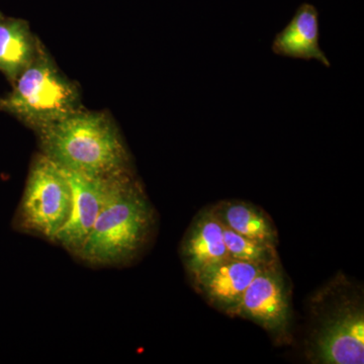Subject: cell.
Segmentation results:
<instances>
[{
  "label": "cell",
  "mask_w": 364,
  "mask_h": 364,
  "mask_svg": "<svg viewBox=\"0 0 364 364\" xmlns=\"http://www.w3.org/2000/svg\"><path fill=\"white\" fill-rule=\"evenodd\" d=\"M156 213L132 171L112 177L97 221L75 257L90 267H124L149 245Z\"/></svg>",
  "instance_id": "obj_1"
},
{
  "label": "cell",
  "mask_w": 364,
  "mask_h": 364,
  "mask_svg": "<svg viewBox=\"0 0 364 364\" xmlns=\"http://www.w3.org/2000/svg\"><path fill=\"white\" fill-rule=\"evenodd\" d=\"M364 294L342 272L309 299L305 355L313 364H363Z\"/></svg>",
  "instance_id": "obj_2"
},
{
  "label": "cell",
  "mask_w": 364,
  "mask_h": 364,
  "mask_svg": "<svg viewBox=\"0 0 364 364\" xmlns=\"http://www.w3.org/2000/svg\"><path fill=\"white\" fill-rule=\"evenodd\" d=\"M37 134L43 154L62 168L102 178L132 171L121 134L104 112L80 109Z\"/></svg>",
  "instance_id": "obj_3"
},
{
  "label": "cell",
  "mask_w": 364,
  "mask_h": 364,
  "mask_svg": "<svg viewBox=\"0 0 364 364\" xmlns=\"http://www.w3.org/2000/svg\"><path fill=\"white\" fill-rule=\"evenodd\" d=\"M81 109L76 85L60 72L43 45L30 66L0 97V111L20 119L36 132Z\"/></svg>",
  "instance_id": "obj_4"
},
{
  "label": "cell",
  "mask_w": 364,
  "mask_h": 364,
  "mask_svg": "<svg viewBox=\"0 0 364 364\" xmlns=\"http://www.w3.org/2000/svg\"><path fill=\"white\" fill-rule=\"evenodd\" d=\"M71 207V189L65 170L41 153L31 165L13 227L21 233L54 242Z\"/></svg>",
  "instance_id": "obj_5"
},
{
  "label": "cell",
  "mask_w": 364,
  "mask_h": 364,
  "mask_svg": "<svg viewBox=\"0 0 364 364\" xmlns=\"http://www.w3.org/2000/svg\"><path fill=\"white\" fill-rule=\"evenodd\" d=\"M236 318L259 326L275 345L293 342L291 289L280 260L263 267L254 277L242 298Z\"/></svg>",
  "instance_id": "obj_6"
},
{
  "label": "cell",
  "mask_w": 364,
  "mask_h": 364,
  "mask_svg": "<svg viewBox=\"0 0 364 364\" xmlns=\"http://www.w3.org/2000/svg\"><path fill=\"white\" fill-rule=\"evenodd\" d=\"M64 170L70 184L71 207L65 224L55 237L54 243L71 255H75L95 226L112 177L102 178Z\"/></svg>",
  "instance_id": "obj_7"
},
{
  "label": "cell",
  "mask_w": 364,
  "mask_h": 364,
  "mask_svg": "<svg viewBox=\"0 0 364 364\" xmlns=\"http://www.w3.org/2000/svg\"><path fill=\"white\" fill-rule=\"evenodd\" d=\"M263 267L228 258L205 267L188 279L196 293L208 306L228 317L236 318L246 289Z\"/></svg>",
  "instance_id": "obj_8"
},
{
  "label": "cell",
  "mask_w": 364,
  "mask_h": 364,
  "mask_svg": "<svg viewBox=\"0 0 364 364\" xmlns=\"http://www.w3.org/2000/svg\"><path fill=\"white\" fill-rule=\"evenodd\" d=\"M179 255L188 277L229 258L224 227L213 205L200 210L182 237Z\"/></svg>",
  "instance_id": "obj_9"
},
{
  "label": "cell",
  "mask_w": 364,
  "mask_h": 364,
  "mask_svg": "<svg viewBox=\"0 0 364 364\" xmlns=\"http://www.w3.org/2000/svg\"><path fill=\"white\" fill-rule=\"evenodd\" d=\"M272 52L279 56L301 60H317L331 66L320 47V23L317 9L311 4H301L286 28L275 36Z\"/></svg>",
  "instance_id": "obj_10"
},
{
  "label": "cell",
  "mask_w": 364,
  "mask_h": 364,
  "mask_svg": "<svg viewBox=\"0 0 364 364\" xmlns=\"http://www.w3.org/2000/svg\"><path fill=\"white\" fill-rule=\"evenodd\" d=\"M213 208L225 228L279 247V231L272 217L263 208L239 200H220Z\"/></svg>",
  "instance_id": "obj_11"
},
{
  "label": "cell",
  "mask_w": 364,
  "mask_h": 364,
  "mask_svg": "<svg viewBox=\"0 0 364 364\" xmlns=\"http://www.w3.org/2000/svg\"><path fill=\"white\" fill-rule=\"evenodd\" d=\"M40 41L28 23L18 18L0 20V72L11 85L32 64Z\"/></svg>",
  "instance_id": "obj_12"
},
{
  "label": "cell",
  "mask_w": 364,
  "mask_h": 364,
  "mask_svg": "<svg viewBox=\"0 0 364 364\" xmlns=\"http://www.w3.org/2000/svg\"><path fill=\"white\" fill-rule=\"evenodd\" d=\"M224 238L228 255L232 259L261 267H267L280 260L279 251L274 246L242 236L225 227Z\"/></svg>",
  "instance_id": "obj_13"
}]
</instances>
